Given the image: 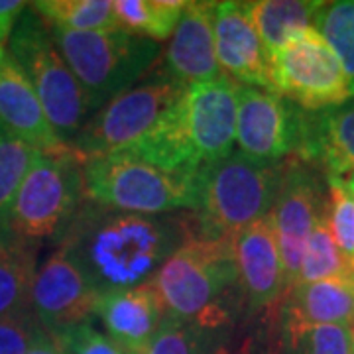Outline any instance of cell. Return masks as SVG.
Wrapping results in <instances>:
<instances>
[{"instance_id": "1", "label": "cell", "mask_w": 354, "mask_h": 354, "mask_svg": "<svg viewBox=\"0 0 354 354\" xmlns=\"http://www.w3.org/2000/svg\"><path fill=\"white\" fill-rule=\"evenodd\" d=\"M199 239L191 211L122 213L85 201L57 244L83 268L99 293L146 283L185 244Z\"/></svg>"}, {"instance_id": "2", "label": "cell", "mask_w": 354, "mask_h": 354, "mask_svg": "<svg viewBox=\"0 0 354 354\" xmlns=\"http://www.w3.org/2000/svg\"><path fill=\"white\" fill-rule=\"evenodd\" d=\"M239 91L225 73L191 85L148 136L120 153L167 169H201L225 160L236 146Z\"/></svg>"}, {"instance_id": "3", "label": "cell", "mask_w": 354, "mask_h": 354, "mask_svg": "<svg viewBox=\"0 0 354 354\" xmlns=\"http://www.w3.org/2000/svg\"><path fill=\"white\" fill-rule=\"evenodd\" d=\"M167 315L213 333H228L246 315L232 239L185 242L152 279Z\"/></svg>"}, {"instance_id": "4", "label": "cell", "mask_w": 354, "mask_h": 354, "mask_svg": "<svg viewBox=\"0 0 354 354\" xmlns=\"http://www.w3.org/2000/svg\"><path fill=\"white\" fill-rule=\"evenodd\" d=\"M283 162H260L232 152L225 160L201 167L199 199L193 211L199 239H234L241 230L270 215Z\"/></svg>"}, {"instance_id": "5", "label": "cell", "mask_w": 354, "mask_h": 354, "mask_svg": "<svg viewBox=\"0 0 354 354\" xmlns=\"http://www.w3.org/2000/svg\"><path fill=\"white\" fill-rule=\"evenodd\" d=\"M201 169H167L130 153L83 164L88 201L134 215L195 211Z\"/></svg>"}, {"instance_id": "6", "label": "cell", "mask_w": 354, "mask_h": 354, "mask_svg": "<svg viewBox=\"0 0 354 354\" xmlns=\"http://www.w3.org/2000/svg\"><path fill=\"white\" fill-rule=\"evenodd\" d=\"M65 64L85 93L88 114L134 87L158 59L160 44L124 30L77 32L48 24Z\"/></svg>"}, {"instance_id": "7", "label": "cell", "mask_w": 354, "mask_h": 354, "mask_svg": "<svg viewBox=\"0 0 354 354\" xmlns=\"http://www.w3.org/2000/svg\"><path fill=\"white\" fill-rule=\"evenodd\" d=\"M87 201L83 162L64 146L39 152L12 203L0 216V225L26 241H59L79 209Z\"/></svg>"}, {"instance_id": "8", "label": "cell", "mask_w": 354, "mask_h": 354, "mask_svg": "<svg viewBox=\"0 0 354 354\" xmlns=\"http://www.w3.org/2000/svg\"><path fill=\"white\" fill-rule=\"evenodd\" d=\"M8 53L38 95L48 122L65 146H71L88 120L85 93L65 64L51 30L30 6L8 39Z\"/></svg>"}, {"instance_id": "9", "label": "cell", "mask_w": 354, "mask_h": 354, "mask_svg": "<svg viewBox=\"0 0 354 354\" xmlns=\"http://www.w3.org/2000/svg\"><path fill=\"white\" fill-rule=\"evenodd\" d=\"M183 93L185 87L160 67L93 114L69 148L83 164L127 152L152 132Z\"/></svg>"}, {"instance_id": "10", "label": "cell", "mask_w": 354, "mask_h": 354, "mask_svg": "<svg viewBox=\"0 0 354 354\" xmlns=\"http://www.w3.org/2000/svg\"><path fill=\"white\" fill-rule=\"evenodd\" d=\"M270 88L307 113L325 111L353 97L335 51L315 28L301 30L270 59Z\"/></svg>"}, {"instance_id": "11", "label": "cell", "mask_w": 354, "mask_h": 354, "mask_svg": "<svg viewBox=\"0 0 354 354\" xmlns=\"http://www.w3.org/2000/svg\"><path fill=\"white\" fill-rule=\"evenodd\" d=\"M327 209V181L315 165L288 158L270 221L278 242L288 293L295 286L305 244Z\"/></svg>"}, {"instance_id": "12", "label": "cell", "mask_w": 354, "mask_h": 354, "mask_svg": "<svg viewBox=\"0 0 354 354\" xmlns=\"http://www.w3.org/2000/svg\"><path fill=\"white\" fill-rule=\"evenodd\" d=\"M301 127L304 109L272 88L241 85L236 113L239 152L260 162L295 158L301 142Z\"/></svg>"}, {"instance_id": "13", "label": "cell", "mask_w": 354, "mask_h": 354, "mask_svg": "<svg viewBox=\"0 0 354 354\" xmlns=\"http://www.w3.org/2000/svg\"><path fill=\"white\" fill-rule=\"evenodd\" d=\"M101 293L87 278L83 268L65 248L39 266L30 295V309L44 329L55 335L59 330L87 323L95 317Z\"/></svg>"}, {"instance_id": "14", "label": "cell", "mask_w": 354, "mask_h": 354, "mask_svg": "<svg viewBox=\"0 0 354 354\" xmlns=\"http://www.w3.org/2000/svg\"><path fill=\"white\" fill-rule=\"evenodd\" d=\"M234 264L241 279L246 317L276 313L288 288L270 215L252 223L232 239Z\"/></svg>"}, {"instance_id": "15", "label": "cell", "mask_w": 354, "mask_h": 354, "mask_svg": "<svg viewBox=\"0 0 354 354\" xmlns=\"http://www.w3.org/2000/svg\"><path fill=\"white\" fill-rule=\"evenodd\" d=\"M215 8L216 2L207 0L185 2L167 44L162 69L185 88L223 75L215 50Z\"/></svg>"}, {"instance_id": "16", "label": "cell", "mask_w": 354, "mask_h": 354, "mask_svg": "<svg viewBox=\"0 0 354 354\" xmlns=\"http://www.w3.org/2000/svg\"><path fill=\"white\" fill-rule=\"evenodd\" d=\"M216 62L225 75L244 87L270 88L264 46L254 30L244 2H216Z\"/></svg>"}, {"instance_id": "17", "label": "cell", "mask_w": 354, "mask_h": 354, "mask_svg": "<svg viewBox=\"0 0 354 354\" xmlns=\"http://www.w3.org/2000/svg\"><path fill=\"white\" fill-rule=\"evenodd\" d=\"M297 160L323 169L325 176L354 171V97L325 111H304Z\"/></svg>"}, {"instance_id": "18", "label": "cell", "mask_w": 354, "mask_h": 354, "mask_svg": "<svg viewBox=\"0 0 354 354\" xmlns=\"http://www.w3.org/2000/svg\"><path fill=\"white\" fill-rule=\"evenodd\" d=\"M165 315V307L152 281L101 293L95 309V317H99L106 335L130 354L142 353Z\"/></svg>"}, {"instance_id": "19", "label": "cell", "mask_w": 354, "mask_h": 354, "mask_svg": "<svg viewBox=\"0 0 354 354\" xmlns=\"http://www.w3.org/2000/svg\"><path fill=\"white\" fill-rule=\"evenodd\" d=\"M0 128L39 152L65 146L48 122L36 91L8 51L0 57Z\"/></svg>"}, {"instance_id": "20", "label": "cell", "mask_w": 354, "mask_h": 354, "mask_svg": "<svg viewBox=\"0 0 354 354\" xmlns=\"http://www.w3.org/2000/svg\"><path fill=\"white\" fill-rule=\"evenodd\" d=\"M281 327L341 325L354 333V279L295 286L281 304Z\"/></svg>"}, {"instance_id": "21", "label": "cell", "mask_w": 354, "mask_h": 354, "mask_svg": "<svg viewBox=\"0 0 354 354\" xmlns=\"http://www.w3.org/2000/svg\"><path fill=\"white\" fill-rule=\"evenodd\" d=\"M321 0H258L244 2L254 30L270 59L301 30L313 28Z\"/></svg>"}, {"instance_id": "22", "label": "cell", "mask_w": 354, "mask_h": 354, "mask_svg": "<svg viewBox=\"0 0 354 354\" xmlns=\"http://www.w3.org/2000/svg\"><path fill=\"white\" fill-rule=\"evenodd\" d=\"M38 272V244L0 225V319L30 309Z\"/></svg>"}, {"instance_id": "23", "label": "cell", "mask_w": 354, "mask_h": 354, "mask_svg": "<svg viewBox=\"0 0 354 354\" xmlns=\"http://www.w3.org/2000/svg\"><path fill=\"white\" fill-rule=\"evenodd\" d=\"M183 8L185 0H116L114 16L118 30L160 44L171 38Z\"/></svg>"}, {"instance_id": "24", "label": "cell", "mask_w": 354, "mask_h": 354, "mask_svg": "<svg viewBox=\"0 0 354 354\" xmlns=\"http://www.w3.org/2000/svg\"><path fill=\"white\" fill-rule=\"evenodd\" d=\"M323 279H354V268L344 260V256L330 234L327 209L317 221L315 228L305 244L295 286L315 283V281H323Z\"/></svg>"}, {"instance_id": "25", "label": "cell", "mask_w": 354, "mask_h": 354, "mask_svg": "<svg viewBox=\"0 0 354 354\" xmlns=\"http://www.w3.org/2000/svg\"><path fill=\"white\" fill-rule=\"evenodd\" d=\"M48 24L77 30H118L111 0H39L28 4Z\"/></svg>"}, {"instance_id": "26", "label": "cell", "mask_w": 354, "mask_h": 354, "mask_svg": "<svg viewBox=\"0 0 354 354\" xmlns=\"http://www.w3.org/2000/svg\"><path fill=\"white\" fill-rule=\"evenodd\" d=\"M313 28L341 62L354 97V0L323 2Z\"/></svg>"}, {"instance_id": "27", "label": "cell", "mask_w": 354, "mask_h": 354, "mask_svg": "<svg viewBox=\"0 0 354 354\" xmlns=\"http://www.w3.org/2000/svg\"><path fill=\"white\" fill-rule=\"evenodd\" d=\"M230 333V330H228ZM227 333H213L174 315H165L140 354H211Z\"/></svg>"}, {"instance_id": "28", "label": "cell", "mask_w": 354, "mask_h": 354, "mask_svg": "<svg viewBox=\"0 0 354 354\" xmlns=\"http://www.w3.org/2000/svg\"><path fill=\"white\" fill-rule=\"evenodd\" d=\"M281 329L288 354H353V330L341 325Z\"/></svg>"}, {"instance_id": "29", "label": "cell", "mask_w": 354, "mask_h": 354, "mask_svg": "<svg viewBox=\"0 0 354 354\" xmlns=\"http://www.w3.org/2000/svg\"><path fill=\"white\" fill-rule=\"evenodd\" d=\"M325 181L330 234L344 260L354 268V195L344 177L325 176Z\"/></svg>"}, {"instance_id": "30", "label": "cell", "mask_w": 354, "mask_h": 354, "mask_svg": "<svg viewBox=\"0 0 354 354\" xmlns=\"http://www.w3.org/2000/svg\"><path fill=\"white\" fill-rule=\"evenodd\" d=\"M39 150L0 128V216L12 203Z\"/></svg>"}, {"instance_id": "31", "label": "cell", "mask_w": 354, "mask_h": 354, "mask_svg": "<svg viewBox=\"0 0 354 354\" xmlns=\"http://www.w3.org/2000/svg\"><path fill=\"white\" fill-rule=\"evenodd\" d=\"M53 337L62 344L65 354H130L91 321L59 330Z\"/></svg>"}, {"instance_id": "32", "label": "cell", "mask_w": 354, "mask_h": 354, "mask_svg": "<svg viewBox=\"0 0 354 354\" xmlns=\"http://www.w3.org/2000/svg\"><path fill=\"white\" fill-rule=\"evenodd\" d=\"M32 309L0 319V354H26L44 333Z\"/></svg>"}, {"instance_id": "33", "label": "cell", "mask_w": 354, "mask_h": 354, "mask_svg": "<svg viewBox=\"0 0 354 354\" xmlns=\"http://www.w3.org/2000/svg\"><path fill=\"white\" fill-rule=\"evenodd\" d=\"M276 313L260 315L258 329L246 330L241 339H228V333L218 341L211 354H278L274 342L270 339V323L274 321Z\"/></svg>"}, {"instance_id": "34", "label": "cell", "mask_w": 354, "mask_h": 354, "mask_svg": "<svg viewBox=\"0 0 354 354\" xmlns=\"http://www.w3.org/2000/svg\"><path fill=\"white\" fill-rule=\"evenodd\" d=\"M26 8L28 4L22 0H0V46H4L10 39Z\"/></svg>"}, {"instance_id": "35", "label": "cell", "mask_w": 354, "mask_h": 354, "mask_svg": "<svg viewBox=\"0 0 354 354\" xmlns=\"http://www.w3.org/2000/svg\"><path fill=\"white\" fill-rule=\"evenodd\" d=\"M26 354H65L64 348H62V344L57 342V339L48 333V330H44L41 335L38 337V341L34 342Z\"/></svg>"}, {"instance_id": "36", "label": "cell", "mask_w": 354, "mask_h": 354, "mask_svg": "<svg viewBox=\"0 0 354 354\" xmlns=\"http://www.w3.org/2000/svg\"><path fill=\"white\" fill-rule=\"evenodd\" d=\"M344 179H346V185H348V189H351V193H353V195H354V171H353V174H351V176L344 177Z\"/></svg>"}, {"instance_id": "37", "label": "cell", "mask_w": 354, "mask_h": 354, "mask_svg": "<svg viewBox=\"0 0 354 354\" xmlns=\"http://www.w3.org/2000/svg\"><path fill=\"white\" fill-rule=\"evenodd\" d=\"M4 53H6V50H4V46H0V57H2Z\"/></svg>"}, {"instance_id": "38", "label": "cell", "mask_w": 354, "mask_h": 354, "mask_svg": "<svg viewBox=\"0 0 354 354\" xmlns=\"http://www.w3.org/2000/svg\"><path fill=\"white\" fill-rule=\"evenodd\" d=\"M353 354H354V333H353Z\"/></svg>"}]
</instances>
